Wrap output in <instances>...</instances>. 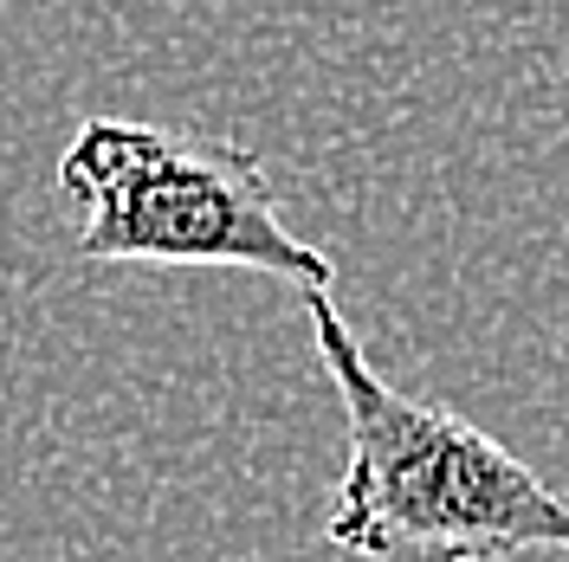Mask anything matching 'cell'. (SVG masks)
Instances as JSON below:
<instances>
[{"label": "cell", "mask_w": 569, "mask_h": 562, "mask_svg": "<svg viewBox=\"0 0 569 562\" xmlns=\"http://www.w3.org/2000/svg\"><path fill=\"white\" fill-rule=\"evenodd\" d=\"M59 194L84 208L78 259L91 265H233L305 298L337 279L330 252L284 227L272 175L247 142L91 117L59 155Z\"/></svg>", "instance_id": "7a4b0ae2"}, {"label": "cell", "mask_w": 569, "mask_h": 562, "mask_svg": "<svg viewBox=\"0 0 569 562\" xmlns=\"http://www.w3.org/2000/svg\"><path fill=\"white\" fill-rule=\"evenodd\" d=\"M305 323L350 426V465L323 530L330 550L362 562L569 556V498L557 485H543L486 426L382 382L330 291L305 298Z\"/></svg>", "instance_id": "6da1fadb"}]
</instances>
